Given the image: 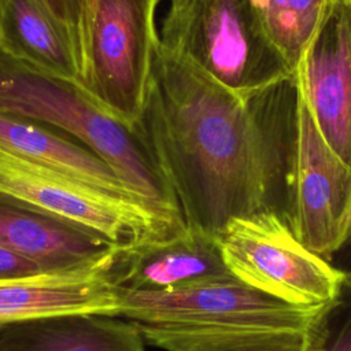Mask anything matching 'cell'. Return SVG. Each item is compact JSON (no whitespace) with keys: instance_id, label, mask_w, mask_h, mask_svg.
<instances>
[{"instance_id":"12","label":"cell","mask_w":351,"mask_h":351,"mask_svg":"<svg viewBox=\"0 0 351 351\" xmlns=\"http://www.w3.org/2000/svg\"><path fill=\"white\" fill-rule=\"evenodd\" d=\"M112 278L121 289L170 292L234 277L218 241L189 230L173 240L119 252Z\"/></svg>"},{"instance_id":"8","label":"cell","mask_w":351,"mask_h":351,"mask_svg":"<svg viewBox=\"0 0 351 351\" xmlns=\"http://www.w3.org/2000/svg\"><path fill=\"white\" fill-rule=\"evenodd\" d=\"M217 241L236 278L292 304H328L346 280L326 259L302 244L277 211L232 219Z\"/></svg>"},{"instance_id":"13","label":"cell","mask_w":351,"mask_h":351,"mask_svg":"<svg viewBox=\"0 0 351 351\" xmlns=\"http://www.w3.org/2000/svg\"><path fill=\"white\" fill-rule=\"evenodd\" d=\"M0 149L152 210L100 155L78 138L40 121L0 111Z\"/></svg>"},{"instance_id":"6","label":"cell","mask_w":351,"mask_h":351,"mask_svg":"<svg viewBox=\"0 0 351 351\" xmlns=\"http://www.w3.org/2000/svg\"><path fill=\"white\" fill-rule=\"evenodd\" d=\"M119 299V317L132 322L204 332L308 330L329 304H292L236 277L170 292L121 289Z\"/></svg>"},{"instance_id":"10","label":"cell","mask_w":351,"mask_h":351,"mask_svg":"<svg viewBox=\"0 0 351 351\" xmlns=\"http://www.w3.org/2000/svg\"><path fill=\"white\" fill-rule=\"evenodd\" d=\"M0 247L44 271L112 269L119 252L99 234L0 192Z\"/></svg>"},{"instance_id":"5","label":"cell","mask_w":351,"mask_h":351,"mask_svg":"<svg viewBox=\"0 0 351 351\" xmlns=\"http://www.w3.org/2000/svg\"><path fill=\"white\" fill-rule=\"evenodd\" d=\"M0 192L85 228L122 252L188 232L134 200L1 149Z\"/></svg>"},{"instance_id":"17","label":"cell","mask_w":351,"mask_h":351,"mask_svg":"<svg viewBox=\"0 0 351 351\" xmlns=\"http://www.w3.org/2000/svg\"><path fill=\"white\" fill-rule=\"evenodd\" d=\"M332 3L333 0H250L265 38L293 78Z\"/></svg>"},{"instance_id":"20","label":"cell","mask_w":351,"mask_h":351,"mask_svg":"<svg viewBox=\"0 0 351 351\" xmlns=\"http://www.w3.org/2000/svg\"><path fill=\"white\" fill-rule=\"evenodd\" d=\"M41 271L44 270L34 262L7 248L0 247V280L32 276Z\"/></svg>"},{"instance_id":"21","label":"cell","mask_w":351,"mask_h":351,"mask_svg":"<svg viewBox=\"0 0 351 351\" xmlns=\"http://www.w3.org/2000/svg\"><path fill=\"white\" fill-rule=\"evenodd\" d=\"M328 262L337 269L346 278H351V229L347 239L340 248L328 259Z\"/></svg>"},{"instance_id":"14","label":"cell","mask_w":351,"mask_h":351,"mask_svg":"<svg viewBox=\"0 0 351 351\" xmlns=\"http://www.w3.org/2000/svg\"><path fill=\"white\" fill-rule=\"evenodd\" d=\"M0 351H147L134 322L77 313L22 322L0 330Z\"/></svg>"},{"instance_id":"1","label":"cell","mask_w":351,"mask_h":351,"mask_svg":"<svg viewBox=\"0 0 351 351\" xmlns=\"http://www.w3.org/2000/svg\"><path fill=\"white\" fill-rule=\"evenodd\" d=\"M289 82L243 97L159 40L137 126L189 230L217 240L232 219L265 211L285 217L278 110L271 108Z\"/></svg>"},{"instance_id":"15","label":"cell","mask_w":351,"mask_h":351,"mask_svg":"<svg viewBox=\"0 0 351 351\" xmlns=\"http://www.w3.org/2000/svg\"><path fill=\"white\" fill-rule=\"evenodd\" d=\"M0 43L12 55L45 71L82 80L69 40L34 0H0Z\"/></svg>"},{"instance_id":"19","label":"cell","mask_w":351,"mask_h":351,"mask_svg":"<svg viewBox=\"0 0 351 351\" xmlns=\"http://www.w3.org/2000/svg\"><path fill=\"white\" fill-rule=\"evenodd\" d=\"M319 351H351V278H346L337 298L324 310Z\"/></svg>"},{"instance_id":"3","label":"cell","mask_w":351,"mask_h":351,"mask_svg":"<svg viewBox=\"0 0 351 351\" xmlns=\"http://www.w3.org/2000/svg\"><path fill=\"white\" fill-rule=\"evenodd\" d=\"M160 43L243 97L293 81L265 38L250 0H169Z\"/></svg>"},{"instance_id":"2","label":"cell","mask_w":351,"mask_h":351,"mask_svg":"<svg viewBox=\"0 0 351 351\" xmlns=\"http://www.w3.org/2000/svg\"><path fill=\"white\" fill-rule=\"evenodd\" d=\"M0 111L53 126L100 155L159 215L186 226L178 200L138 126L110 114L78 81L45 71L0 43Z\"/></svg>"},{"instance_id":"16","label":"cell","mask_w":351,"mask_h":351,"mask_svg":"<svg viewBox=\"0 0 351 351\" xmlns=\"http://www.w3.org/2000/svg\"><path fill=\"white\" fill-rule=\"evenodd\" d=\"M319 319L308 330L282 332H204L134 324L145 343L166 351H319Z\"/></svg>"},{"instance_id":"18","label":"cell","mask_w":351,"mask_h":351,"mask_svg":"<svg viewBox=\"0 0 351 351\" xmlns=\"http://www.w3.org/2000/svg\"><path fill=\"white\" fill-rule=\"evenodd\" d=\"M34 3L66 36L84 71L86 51V0H34Z\"/></svg>"},{"instance_id":"7","label":"cell","mask_w":351,"mask_h":351,"mask_svg":"<svg viewBox=\"0 0 351 351\" xmlns=\"http://www.w3.org/2000/svg\"><path fill=\"white\" fill-rule=\"evenodd\" d=\"M285 219L298 240L326 261L351 229V166L325 140L296 81Z\"/></svg>"},{"instance_id":"11","label":"cell","mask_w":351,"mask_h":351,"mask_svg":"<svg viewBox=\"0 0 351 351\" xmlns=\"http://www.w3.org/2000/svg\"><path fill=\"white\" fill-rule=\"evenodd\" d=\"M111 270L41 271L0 280V330L59 314L119 317L121 288Z\"/></svg>"},{"instance_id":"4","label":"cell","mask_w":351,"mask_h":351,"mask_svg":"<svg viewBox=\"0 0 351 351\" xmlns=\"http://www.w3.org/2000/svg\"><path fill=\"white\" fill-rule=\"evenodd\" d=\"M163 0H86V51L80 82L110 114L136 126L147 100L156 14Z\"/></svg>"},{"instance_id":"9","label":"cell","mask_w":351,"mask_h":351,"mask_svg":"<svg viewBox=\"0 0 351 351\" xmlns=\"http://www.w3.org/2000/svg\"><path fill=\"white\" fill-rule=\"evenodd\" d=\"M295 81L325 140L351 166V0H333Z\"/></svg>"}]
</instances>
